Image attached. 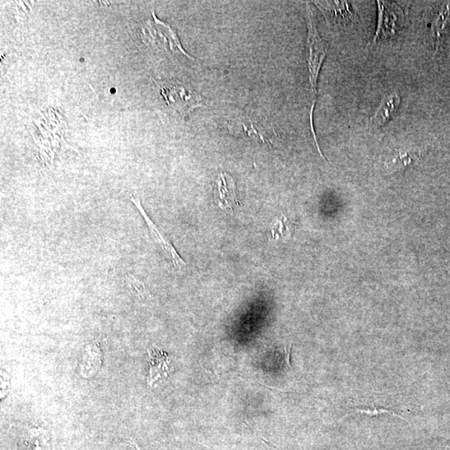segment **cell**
I'll list each match as a JSON object with an SVG mask.
<instances>
[{
	"label": "cell",
	"mask_w": 450,
	"mask_h": 450,
	"mask_svg": "<svg viewBox=\"0 0 450 450\" xmlns=\"http://www.w3.org/2000/svg\"><path fill=\"white\" fill-rule=\"evenodd\" d=\"M159 94L156 111L160 118L174 124H183L194 109L205 106L201 97L182 83L155 81Z\"/></svg>",
	"instance_id": "1"
},
{
	"label": "cell",
	"mask_w": 450,
	"mask_h": 450,
	"mask_svg": "<svg viewBox=\"0 0 450 450\" xmlns=\"http://www.w3.org/2000/svg\"><path fill=\"white\" fill-rule=\"evenodd\" d=\"M309 8V24H308V71H309V94L312 98V108H310V124H312V133L315 141V145L318 148L320 155L323 157L322 152L320 151L316 134H315L313 126V114L315 103H316L318 80L320 69L323 66L324 59L328 54L327 45L320 36L317 30L316 21L314 16L312 8Z\"/></svg>",
	"instance_id": "2"
},
{
	"label": "cell",
	"mask_w": 450,
	"mask_h": 450,
	"mask_svg": "<svg viewBox=\"0 0 450 450\" xmlns=\"http://www.w3.org/2000/svg\"><path fill=\"white\" fill-rule=\"evenodd\" d=\"M377 6L378 25L369 45L397 39L405 24V11L396 2L377 1Z\"/></svg>",
	"instance_id": "3"
},
{
	"label": "cell",
	"mask_w": 450,
	"mask_h": 450,
	"mask_svg": "<svg viewBox=\"0 0 450 450\" xmlns=\"http://www.w3.org/2000/svg\"><path fill=\"white\" fill-rule=\"evenodd\" d=\"M332 29H347L360 21L356 8L349 1H314Z\"/></svg>",
	"instance_id": "4"
},
{
	"label": "cell",
	"mask_w": 450,
	"mask_h": 450,
	"mask_svg": "<svg viewBox=\"0 0 450 450\" xmlns=\"http://www.w3.org/2000/svg\"><path fill=\"white\" fill-rule=\"evenodd\" d=\"M215 199L218 206L226 213H233L240 206L237 189L233 177L226 172L220 173L216 180Z\"/></svg>",
	"instance_id": "5"
},
{
	"label": "cell",
	"mask_w": 450,
	"mask_h": 450,
	"mask_svg": "<svg viewBox=\"0 0 450 450\" xmlns=\"http://www.w3.org/2000/svg\"><path fill=\"white\" fill-rule=\"evenodd\" d=\"M429 27L431 43H432L434 54H437L450 29V1H444L442 4L430 23Z\"/></svg>",
	"instance_id": "6"
},
{
	"label": "cell",
	"mask_w": 450,
	"mask_h": 450,
	"mask_svg": "<svg viewBox=\"0 0 450 450\" xmlns=\"http://www.w3.org/2000/svg\"><path fill=\"white\" fill-rule=\"evenodd\" d=\"M131 201L139 212H141V215L143 216V220H146L148 229H150L153 236H154V238L157 242L160 244L162 249L165 250V253L168 254V256L171 259V261H172L174 266L177 268H183L186 266V263H185L184 261H183V259L179 256V254L177 251H176L173 244H171L169 240H167L163 235H162L155 223L153 222L150 218L148 216L145 208H143L141 205V201L134 196H131Z\"/></svg>",
	"instance_id": "7"
},
{
	"label": "cell",
	"mask_w": 450,
	"mask_h": 450,
	"mask_svg": "<svg viewBox=\"0 0 450 450\" xmlns=\"http://www.w3.org/2000/svg\"><path fill=\"white\" fill-rule=\"evenodd\" d=\"M401 104V96L396 92L384 96L370 119L371 126L373 129H380L386 125L397 114Z\"/></svg>",
	"instance_id": "8"
},
{
	"label": "cell",
	"mask_w": 450,
	"mask_h": 450,
	"mask_svg": "<svg viewBox=\"0 0 450 450\" xmlns=\"http://www.w3.org/2000/svg\"><path fill=\"white\" fill-rule=\"evenodd\" d=\"M148 362L150 365V377L148 379V384L152 386L158 380L167 377L170 360L165 352L153 347L148 350Z\"/></svg>",
	"instance_id": "9"
},
{
	"label": "cell",
	"mask_w": 450,
	"mask_h": 450,
	"mask_svg": "<svg viewBox=\"0 0 450 450\" xmlns=\"http://www.w3.org/2000/svg\"><path fill=\"white\" fill-rule=\"evenodd\" d=\"M293 232V225L285 217L277 218L273 222L271 233L273 239H286L290 238Z\"/></svg>",
	"instance_id": "10"
},
{
	"label": "cell",
	"mask_w": 450,
	"mask_h": 450,
	"mask_svg": "<svg viewBox=\"0 0 450 450\" xmlns=\"http://www.w3.org/2000/svg\"><path fill=\"white\" fill-rule=\"evenodd\" d=\"M127 280H128L129 287L131 288L134 293L138 295H141L142 297H146V290L143 283H141V281L137 280V278H134L132 276H128Z\"/></svg>",
	"instance_id": "11"
},
{
	"label": "cell",
	"mask_w": 450,
	"mask_h": 450,
	"mask_svg": "<svg viewBox=\"0 0 450 450\" xmlns=\"http://www.w3.org/2000/svg\"><path fill=\"white\" fill-rule=\"evenodd\" d=\"M357 413H360V414H366L370 416H374V415H381V414H389L392 416H397V417H400L402 418L401 415L394 414L393 412L392 411H389L387 410H383V409H379V410H356ZM402 419H403V418H402Z\"/></svg>",
	"instance_id": "12"
},
{
	"label": "cell",
	"mask_w": 450,
	"mask_h": 450,
	"mask_svg": "<svg viewBox=\"0 0 450 450\" xmlns=\"http://www.w3.org/2000/svg\"><path fill=\"white\" fill-rule=\"evenodd\" d=\"M394 165L397 167L405 166L411 163V158L408 154H400L396 159L393 160Z\"/></svg>",
	"instance_id": "13"
}]
</instances>
